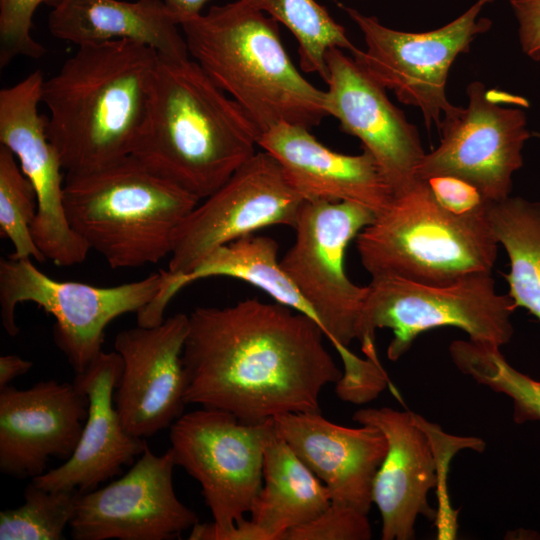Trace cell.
<instances>
[{"mask_svg":"<svg viewBox=\"0 0 540 540\" xmlns=\"http://www.w3.org/2000/svg\"><path fill=\"white\" fill-rule=\"evenodd\" d=\"M273 430V419L245 423L206 407L182 414L170 426L175 464L199 482L213 517L196 523L190 540H215L245 519L262 486L264 448Z\"/></svg>","mask_w":540,"mask_h":540,"instance_id":"obj_8","label":"cell"},{"mask_svg":"<svg viewBox=\"0 0 540 540\" xmlns=\"http://www.w3.org/2000/svg\"><path fill=\"white\" fill-rule=\"evenodd\" d=\"M166 280L160 270L144 279L111 287L58 281L27 259L1 258L0 306L8 335L19 333L15 309L32 302L52 315L53 338L75 371L81 373L103 351L104 331L115 318L139 312L159 294Z\"/></svg>","mask_w":540,"mask_h":540,"instance_id":"obj_9","label":"cell"},{"mask_svg":"<svg viewBox=\"0 0 540 540\" xmlns=\"http://www.w3.org/2000/svg\"><path fill=\"white\" fill-rule=\"evenodd\" d=\"M466 108L453 106L442 117L440 145L425 154L416 169L419 180L454 176L474 185L489 201L510 196L513 174L523 165L522 150L530 137L527 99L497 90L482 82L467 87Z\"/></svg>","mask_w":540,"mask_h":540,"instance_id":"obj_12","label":"cell"},{"mask_svg":"<svg viewBox=\"0 0 540 540\" xmlns=\"http://www.w3.org/2000/svg\"><path fill=\"white\" fill-rule=\"evenodd\" d=\"M37 213L34 188L10 149L0 146V233L14 246L15 259L46 257L37 247L31 226Z\"/></svg>","mask_w":540,"mask_h":540,"instance_id":"obj_30","label":"cell"},{"mask_svg":"<svg viewBox=\"0 0 540 540\" xmlns=\"http://www.w3.org/2000/svg\"><path fill=\"white\" fill-rule=\"evenodd\" d=\"M199 199L132 155L86 173H66L64 205L72 229L111 268L156 264Z\"/></svg>","mask_w":540,"mask_h":540,"instance_id":"obj_5","label":"cell"},{"mask_svg":"<svg viewBox=\"0 0 540 540\" xmlns=\"http://www.w3.org/2000/svg\"><path fill=\"white\" fill-rule=\"evenodd\" d=\"M122 368L119 353L102 351L85 371L76 374L73 384L89 401L80 440L64 464L33 478L34 484L82 494L113 478L142 455L146 441L125 430L114 405Z\"/></svg>","mask_w":540,"mask_h":540,"instance_id":"obj_21","label":"cell"},{"mask_svg":"<svg viewBox=\"0 0 540 540\" xmlns=\"http://www.w3.org/2000/svg\"><path fill=\"white\" fill-rule=\"evenodd\" d=\"M48 26L54 37L77 47L130 40L161 56L189 57L180 25L163 0H60Z\"/></svg>","mask_w":540,"mask_h":540,"instance_id":"obj_23","label":"cell"},{"mask_svg":"<svg viewBox=\"0 0 540 540\" xmlns=\"http://www.w3.org/2000/svg\"><path fill=\"white\" fill-rule=\"evenodd\" d=\"M44 80L36 70L1 89L0 143L15 155L36 193L31 233L37 247L47 259L64 262L76 257L84 242L67 219L62 163L48 136L47 117L39 112Z\"/></svg>","mask_w":540,"mask_h":540,"instance_id":"obj_16","label":"cell"},{"mask_svg":"<svg viewBox=\"0 0 540 540\" xmlns=\"http://www.w3.org/2000/svg\"><path fill=\"white\" fill-rule=\"evenodd\" d=\"M303 203L276 159L256 152L180 224L167 272L186 275L216 248L265 227L294 228Z\"/></svg>","mask_w":540,"mask_h":540,"instance_id":"obj_14","label":"cell"},{"mask_svg":"<svg viewBox=\"0 0 540 540\" xmlns=\"http://www.w3.org/2000/svg\"><path fill=\"white\" fill-rule=\"evenodd\" d=\"M357 328L366 357L377 356L375 332H393L387 357L397 361L423 332L455 327L469 339L502 347L514 334L511 316L516 306L508 294L496 291L489 272L465 276L449 285H427L395 276L372 277Z\"/></svg>","mask_w":540,"mask_h":540,"instance_id":"obj_7","label":"cell"},{"mask_svg":"<svg viewBox=\"0 0 540 540\" xmlns=\"http://www.w3.org/2000/svg\"><path fill=\"white\" fill-rule=\"evenodd\" d=\"M89 401L73 383L0 389V471L19 478L43 473L50 458L68 459L80 440Z\"/></svg>","mask_w":540,"mask_h":540,"instance_id":"obj_19","label":"cell"},{"mask_svg":"<svg viewBox=\"0 0 540 540\" xmlns=\"http://www.w3.org/2000/svg\"><path fill=\"white\" fill-rule=\"evenodd\" d=\"M188 326V315L177 313L159 325H137L116 335L114 350L123 368L114 405L128 433L150 437L183 414L187 404L182 352Z\"/></svg>","mask_w":540,"mask_h":540,"instance_id":"obj_18","label":"cell"},{"mask_svg":"<svg viewBox=\"0 0 540 540\" xmlns=\"http://www.w3.org/2000/svg\"><path fill=\"white\" fill-rule=\"evenodd\" d=\"M494 0H477L447 25L427 32L397 31L374 16L337 2L363 34L365 50L355 48L352 57L406 105L418 108L427 128L438 129L442 117L453 108L446 97L449 69L456 57L487 32L492 21L480 17L482 8Z\"/></svg>","mask_w":540,"mask_h":540,"instance_id":"obj_10","label":"cell"},{"mask_svg":"<svg viewBox=\"0 0 540 540\" xmlns=\"http://www.w3.org/2000/svg\"><path fill=\"white\" fill-rule=\"evenodd\" d=\"M176 21L181 24L184 20L196 16L209 0H163Z\"/></svg>","mask_w":540,"mask_h":540,"instance_id":"obj_36","label":"cell"},{"mask_svg":"<svg viewBox=\"0 0 540 540\" xmlns=\"http://www.w3.org/2000/svg\"><path fill=\"white\" fill-rule=\"evenodd\" d=\"M79 495L74 490H46L31 481L24 491V503L0 512V539H63Z\"/></svg>","mask_w":540,"mask_h":540,"instance_id":"obj_29","label":"cell"},{"mask_svg":"<svg viewBox=\"0 0 540 540\" xmlns=\"http://www.w3.org/2000/svg\"><path fill=\"white\" fill-rule=\"evenodd\" d=\"M355 240L361 264L372 277L436 286L491 273L499 245L486 216L449 212L419 179L395 195Z\"/></svg>","mask_w":540,"mask_h":540,"instance_id":"obj_6","label":"cell"},{"mask_svg":"<svg viewBox=\"0 0 540 540\" xmlns=\"http://www.w3.org/2000/svg\"><path fill=\"white\" fill-rule=\"evenodd\" d=\"M277 434L327 487L331 502L368 514L376 473L388 443L376 427H347L320 412L273 418Z\"/></svg>","mask_w":540,"mask_h":540,"instance_id":"obj_20","label":"cell"},{"mask_svg":"<svg viewBox=\"0 0 540 540\" xmlns=\"http://www.w3.org/2000/svg\"><path fill=\"white\" fill-rule=\"evenodd\" d=\"M486 219L509 258L508 295L540 322V201L509 196L491 202Z\"/></svg>","mask_w":540,"mask_h":540,"instance_id":"obj_26","label":"cell"},{"mask_svg":"<svg viewBox=\"0 0 540 540\" xmlns=\"http://www.w3.org/2000/svg\"><path fill=\"white\" fill-rule=\"evenodd\" d=\"M278 249L271 237L249 234L216 248L186 275L171 276L166 271L155 306L165 310L173 296L194 281L226 276L260 288L275 302L310 317L320 326L316 313L281 267Z\"/></svg>","mask_w":540,"mask_h":540,"instance_id":"obj_25","label":"cell"},{"mask_svg":"<svg viewBox=\"0 0 540 540\" xmlns=\"http://www.w3.org/2000/svg\"><path fill=\"white\" fill-rule=\"evenodd\" d=\"M352 419L378 428L388 443L372 490L373 504L381 516L382 540L413 539L419 516L436 518L428 493L440 483L443 464L459 449H484L480 439L450 436L411 411L364 408Z\"/></svg>","mask_w":540,"mask_h":540,"instance_id":"obj_13","label":"cell"},{"mask_svg":"<svg viewBox=\"0 0 540 540\" xmlns=\"http://www.w3.org/2000/svg\"><path fill=\"white\" fill-rule=\"evenodd\" d=\"M371 537L368 514L331 502L315 519L288 531L284 540H368Z\"/></svg>","mask_w":540,"mask_h":540,"instance_id":"obj_32","label":"cell"},{"mask_svg":"<svg viewBox=\"0 0 540 540\" xmlns=\"http://www.w3.org/2000/svg\"><path fill=\"white\" fill-rule=\"evenodd\" d=\"M180 28L189 56L261 134L283 123L311 128L328 116L325 91L293 64L272 17L235 0L211 6Z\"/></svg>","mask_w":540,"mask_h":540,"instance_id":"obj_4","label":"cell"},{"mask_svg":"<svg viewBox=\"0 0 540 540\" xmlns=\"http://www.w3.org/2000/svg\"><path fill=\"white\" fill-rule=\"evenodd\" d=\"M331 503L324 483L295 454L275 429L263 459L262 486L250 509V520L271 540L320 515Z\"/></svg>","mask_w":540,"mask_h":540,"instance_id":"obj_24","label":"cell"},{"mask_svg":"<svg viewBox=\"0 0 540 540\" xmlns=\"http://www.w3.org/2000/svg\"><path fill=\"white\" fill-rule=\"evenodd\" d=\"M188 317L182 352L186 404L260 423L286 413L320 412L323 388L342 376L321 327L277 302L197 307Z\"/></svg>","mask_w":540,"mask_h":540,"instance_id":"obj_1","label":"cell"},{"mask_svg":"<svg viewBox=\"0 0 540 540\" xmlns=\"http://www.w3.org/2000/svg\"><path fill=\"white\" fill-rule=\"evenodd\" d=\"M375 216L371 209L353 202L304 201L294 227L295 241L280 260L340 358L357 339L368 290L348 278L345 252Z\"/></svg>","mask_w":540,"mask_h":540,"instance_id":"obj_11","label":"cell"},{"mask_svg":"<svg viewBox=\"0 0 540 540\" xmlns=\"http://www.w3.org/2000/svg\"><path fill=\"white\" fill-rule=\"evenodd\" d=\"M457 369L478 384L513 402V421H540V381L512 367L500 347L473 340H455L449 346Z\"/></svg>","mask_w":540,"mask_h":540,"instance_id":"obj_28","label":"cell"},{"mask_svg":"<svg viewBox=\"0 0 540 540\" xmlns=\"http://www.w3.org/2000/svg\"><path fill=\"white\" fill-rule=\"evenodd\" d=\"M159 54L130 40L79 46L44 80L47 132L70 174L131 155L143 125Z\"/></svg>","mask_w":540,"mask_h":540,"instance_id":"obj_3","label":"cell"},{"mask_svg":"<svg viewBox=\"0 0 540 540\" xmlns=\"http://www.w3.org/2000/svg\"><path fill=\"white\" fill-rule=\"evenodd\" d=\"M244 5L267 13L283 24L298 43L299 64L307 73L328 77L326 54L331 48L352 52L356 47L342 25L315 0H239Z\"/></svg>","mask_w":540,"mask_h":540,"instance_id":"obj_27","label":"cell"},{"mask_svg":"<svg viewBox=\"0 0 540 540\" xmlns=\"http://www.w3.org/2000/svg\"><path fill=\"white\" fill-rule=\"evenodd\" d=\"M260 135L196 61L159 55L131 155L202 200L256 153Z\"/></svg>","mask_w":540,"mask_h":540,"instance_id":"obj_2","label":"cell"},{"mask_svg":"<svg viewBox=\"0 0 540 540\" xmlns=\"http://www.w3.org/2000/svg\"><path fill=\"white\" fill-rule=\"evenodd\" d=\"M325 107L340 129L357 137L375 159L394 196L417 180L425 152L418 129L388 98L386 89L340 48L326 54Z\"/></svg>","mask_w":540,"mask_h":540,"instance_id":"obj_17","label":"cell"},{"mask_svg":"<svg viewBox=\"0 0 540 540\" xmlns=\"http://www.w3.org/2000/svg\"><path fill=\"white\" fill-rule=\"evenodd\" d=\"M33 363L17 355H3L0 357V389L18 376L28 372Z\"/></svg>","mask_w":540,"mask_h":540,"instance_id":"obj_35","label":"cell"},{"mask_svg":"<svg viewBox=\"0 0 540 540\" xmlns=\"http://www.w3.org/2000/svg\"><path fill=\"white\" fill-rule=\"evenodd\" d=\"M518 22V37L522 52L540 61V0H510Z\"/></svg>","mask_w":540,"mask_h":540,"instance_id":"obj_34","label":"cell"},{"mask_svg":"<svg viewBox=\"0 0 540 540\" xmlns=\"http://www.w3.org/2000/svg\"><path fill=\"white\" fill-rule=\"evenodd\" d=\"M176 466L169 448L156 455L147 446L120 479L79 495L70 535L75 540H171L199 522L177 497Z\"/></svg>","mask_w":540,"mask_h":540,"instance_id":"obj_15","label":"cell"},{"mask_svg":"<svg viewBox=\"0 0 540 540\" xmlns=\"http://www.w3.org/2000/svg\"><path fill=\"white\" fill-rule=\"evenodd\" d=\"M60 0H0V66L25 56L39 59L45 48L31 34L32 19L41 4L56 6Z\"/></svg>","mask_w":540,"mask_h":540,"instance_id":"obj_31","label":"cell"},{"mask_svg":"<svg viewBox=\"0 0 540 540\" xmlns=\"http://www.w3.org/2000/svg\"><path fill=\"white\" fill-rule=\"evenodd\" d=\"M258 146L280 164L304 201L353 202L375 215L391 204L394 194L373 156L331 150L310 128L279 124L263 132Z\"/></svg>","mask_w":540,"mask_h":540,"instance_id":"obj_22","label":"cell"},{"mask_svg":"<svg viewBox=\"0 0 540 540\" xmlns=\"http://www.w3.org/2000/svg\"><path fill=\"white\" fill-rule=\"evenodd\" d=\"M436 200L456 215L486 216L489 204L472 184L454 176H435L427 180Z\"/></svg>","mask_w":540,"mask_h":540,"instance_id":"obj_33","label":"cell"}]
</instances>
